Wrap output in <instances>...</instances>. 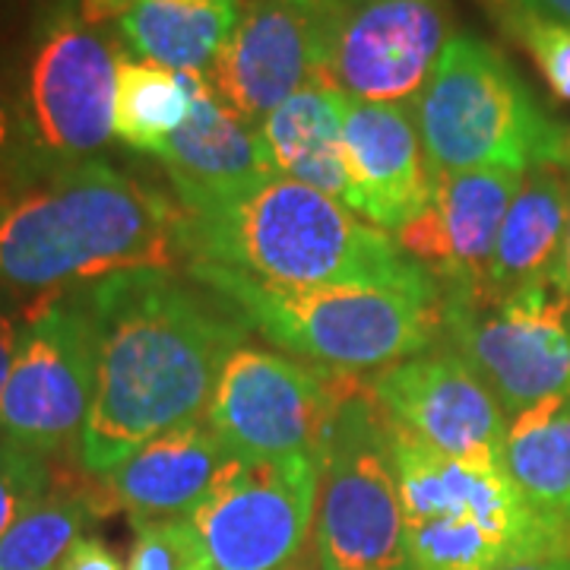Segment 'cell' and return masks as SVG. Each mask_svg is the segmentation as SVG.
Returning a JSON list of instances; mask_svg holds the SVG:
<instances>
[{"instance_id":"6da1fadb","label":"cell","mask_w":570,"mask_h":570,"mask_svg":"<svg viewBox=\"0 0 570 570\" xmlns=\"http://www.w3.org/2000/svg\"><path fill=\"white\" fill-rule=\"evenodd\" d=\"M206 285L175 269H127L86 288L96 326V396L80 463L108 475L142 444L204 419L247 321Z\"/></svg>"},{"instance_id":"836d02e7","label":"cell","mask_w":570,"mask_h":570,"mask_svg":"<svg viewBox=\"0 0 570 570\" xmlns=\"http://www.w3.org/2000/svg\"><path fill=\"white\" fill-rule=\"evenodd\" d=\"M7 140H10V111L3 102V89H0V149H7Z\"/></svg>"},{"instance_id":"f546056e","label":"cell","mask_w":570,"mask_h":570,"mask_svg":"<svg viewBox=\"0 0 570 570\" xmlns=\"http://www.w3.org/2000/svg\"><path fill=\"white\" fill-rule=\"evenodd\" d=\"M134 7V0H77V17L89 26H102L108 20H121L124 13Z\"/></svg>"},{"instance_id":"ac0fdd59","label":"cell","mask_w":570,"mask_h":570,"mask_svg":"<svg viewBox=\"0 0 570 570\" xmlns=\"http://www.w3.org/2000/svg\"><path fill=\"white\" fill-rule=\"evenodd\" d=\"M343 146L348 209L381 232H400L434 197L415 105L358 102L346 96Z\"/></svg>"},{"instance_id":"d590c367","label":"cell","mask_w":570,"mask_h":570,"mask_svg":"<svg viewBox=\"0 0 570 570\" xmlns=\"http://www.w3.org/2000/svg\"><path fill=\"white\" fill-rule=\"evenodd\" d=\"M0 159H3V149H0ZM7 190H10V184L3 181V171H0V204H3V197H7Z\"/></svg>"},{"instance_id":"7a4b0ae2","label":"cell","mask_w":570,"mask_h":570,"mask_svg":"<svg viewBox=\"0 0 570 570\" xmlns=\"http://www.w3.org/2000/svg\"><path fill=\"white\" fill-rule=\"evenodd\" d=\"M184 209L99 159L41 165L0 204V283L58 288L181 264Z\"/></svg>"},{"instance_id":"8992f818","label":"cell","mask_w":570,"mask_h":570,"mask_svg":"<svg viewBox=\"0 0 570 570\" xmlns=\"http://www.w3.org/2000/svg\"><path fill=\"white\" fill-rule=\"evenodd\" d=\"M412 105L431 178L479 168L530 175L570 156L561 124L535 102L513 63L469 32L450 36Z\"/></svg>"},{"instance_id":"9c48e42d","label":"cell","mask_w":570,"mask_h":570,"mask_svg":"<svg viewBox=\"0 0 570 570\" xmlns=\"http://www.w3.org/2000/svg\"><path fill=\"white\" fill-rule=\"evenodd\" d=\"M355 381L352 371L311 365L269 348L238 346L216 381L206 422L245 463L295 453L324 456L333 412Z\"/></svg>"},{"instance_id":"7c38bea8","label":"cell","mask_w":570,"mask_h":570,"mask_svg":"<svg viewBox=\"0 0 570 570\" xmlns=\"http://www.w3.org/2000/svg\"><path fill=\"white\" fill-rule=\"evenodd\" d=\"M321 456L238 463L190 523L204 535L216 570H288L305 558L317 520Z\"/></svg>"},{"instance_id":"277c9868","label":"cell","mask_w":570,"mask_h":570,"mask_svg":"<svg viewBox=\"0 0 570 570\" xmlns=\"http://www.w3.org/2000/svg\"><path fill=\"white\" fill-rule=\"evenodd\" d=\"M412 570H501L570 554V520L532 504L504 463H466L390 422Z\"/></svg>"},{"instance_id":"e575fe53","label":"cell","mask_w":570,"mask_h":570,"mask_svg":"<svg viewBox=\"0 0 570 570\" xmlns=\"http://www.w3.org/2000/svg\"><path fill=\"white\" fill-rule=\"evenodd\" d=\"M558 279L564 283L570 292V223H568V238H564V254H561V269H558Z\"/></svg>"},{"instance_id":"d6a6232c","label":"cell","mask_w":570,"mask_h":570,"mask_svg":"<svg viewBox=\"0 0 570 570\" xmlns=\"http://www.w3.org/2000/svg\"><path fill=\"white\" fill-rule=\"evenodd\" d=\"M501 570H570V554H551V558H532V561H517Z\"/></svg>"},{"instance_id":"9a60e30c","label":"cell","mask_w":570,"mask_h":570,"mask_svg":"<svg viewBox=\"0 0 570 570\" xmlns=\"http://www.w3.org/2000/svg\"><path fill=\"white\" fill-rule=\"evenodd\" d=\"M209 86L245 121L326 80V7L311 0H254L235 26Z\"/></svg>"},{"instance_id":"ffe728a7","label":"cell","mask_w":570,"mask_h":570,"mask_svg":"<svg viewBox=\"0 0 570 570\" xmlns=\"http://www.w3.org/2000/svg\"><path fill=\"white\" fill-rule=\"evenodd\" d=\"M346 92L314 82L261 121L269 159L288 181L307 184L348 206V168L343 146Z\"/></svg>"},{"instance_id":"8d00e7d4","label":"cell","mask_w":570,"mask_h":570,"mask_svg":"<svg viewBox=\"0 0 570 570\" xmlns=\"http://www.w3.org/2000/svg\"><path fill=\"white\" fill-rule=\"evenodd\" d=\"M288 570H311V568H305V558H302V561H298L295 568H288Z\"/></svg>"},{"instance_id":"3957f363","label":"cell","mask_w":570,"mask_h":570,"mask_svg":"<svg viewBox=\"0 0 570 570\" xmlns=\"http://www.w3.org/2000/svg\"><path fill=\"white\" fill-rule=\"evenodd\" d=\"M184 264H216L279 288H403L441 295L390 232L307 184L276 178L242 204L181 219Z\"/></svg>"},{"instance_id":"1f68e13d","label":"cell","mask_w":570,"mask_h":570,"mask_svg":"<svg viewBox=\"0 0 570 570\" xmlns=\"http://www.w3.org/2000/svg\"><path fill=\"white\" fill-rule=\"evenodd\" d=\"M530 13H539L546 20L561 22V26H570V0H510Z\"/></svg>"},{"instance_id":"484cf974","label":"cell","mask_w":570,"mask_h":570,"mask_svg":"<svg viewBox=\"0 0 570 570\" xmlns=\"http://www.w3.org/2000/svg\"><path fill=\"white\" fill-rule=\"evenodd\" d=\"M489 3L498 26L530 55L551 92L561 102H570V26L546 20L510 0H489Z\"/></svg>"},{"instance_id":"4fadbf2b","label":"cell","mask_w":570,"mask_h":570,"mask_svg":"<svg viewBox=\"0 0 570 570\" xmlns=\"http://www.w3.org/2000/svg\"><path fill=\"white\" fill-rule=\"evenodd\" d=\"M448 41V0H336L326 7V80L358 102H415Z\"/></svg>"},{"instance_id":"cb8c5ba5","label":"cell","mask_w":570,"mask_h":570,"mask_svg":"<svg viewBox=\"0 0 570 570\" xmlns=\"http://www.w3.org/2000/svg\"><path fill=\"white\" fill-rule=\"evenodd\" d=\"M194 73H175L159 63L121 61L115 137L130 149L159 156L190 115Z\"/></svg>"},{"instance_id":"ba28073f","label":"cell","mask_w":570,"mask_h":570,"mask_svg":"<svg viewBox=\"0 0 570 570\" xmlns=\"http://www.w3.org/2000/svg\"><path fill=\"white\" fill-rule=\"evenodd\" d=\"M441 336L510 412L570 396V292L561 279L441 288Z\"/></svg>"},{"instance_id":"5bb4252c","label":"cell","mask_w":570,"mask_h":570,"mask_svg":"<svg viewBox=\"0 0 570 570\" xmlns=\"http://www.w3.org/2000/svg\"><path fill=\"white\" fill-rule=\"evenodd\" d=\"M367 384L390 422L434 450L466 463H504V406L450 346L384 367Z\"/></svg>"},{"instance_id":"603a6c76","label":"cell","mask_w":570,"mask_h":570,"mask_svg":"<svg viewBox=\"0 0 570 570\" xmlns=\"http://www.w3.org/2000/svg\"><path fill=\"white\" fill-rule=\"evenodd\" d=\"M504 469L535 508L570 520V396L513 412Z\"/></svg>"},{"instance_id":"8fae6325","label":"cell","mask_w":570,"mask_h":570,"mask_svg":"<svg viewBox=\"0 0 570 570\" xmlns=\"http://www.w3.org/2000/svg\"><path fill=\"white\" fill-rule=\"evenodd\" d=\"M121 58L96 26L63 10L45 26L26 73L22 127L45 165L92 159L115 137Z\"/></svg>"},{"instance_id":"f1b7e54d","label":"cell","mask_w":570,"mask_h":570,"mask_svg":"<svg viewBox=\"0 0 570 570\" xmlns=\"http://www.w3.org/2000/svg\"><path fill=\"white\" fill-rule=\"evenodd\" d=\"M58 570H124L118 554L105 546L102 539L82 535L80 542H73V549L63 554Z\"/></svg>"},{"instance_id":"4316f807","label":"cell","mask_w":570,"mask_h":570,"mask_svg":"<svg viewBox=\"0 0 570 570\" xmlns=\"http://www.w3.org/2000/svg\"><path fill=\"white\" fill-rule=\"evenodd\" d=\"M134 527L137 539L127 570H216L204 535L190 523V517L142 520Z\"/></svg>"},{"instance_id":"2e32d148","label":"cell","mask_w":570,"mask_h":570,"mask_svg":"<svg viewBox=\"0 0 570 570\" xmlns=\"http://www.w3.org/2000/svg\"><path fill=\"white\" fill-rule=\"evenodd\" d=\"M187 216L242 204L283 178L261 130L235 115L206 77L194 73L190 115L156 156Z\"/></svg>"},{"instance_id":"7402d4cb","label":"cell","mask_w":570,"mask_h":570,"mask_svg":"<svg viewBox=\"0 0 570 570\" xmlns=\"http://www.w3.org/2000/svg\"><path fill=\"white\" fill-rule=\"evenodd\" d=\"M570 223V187L549 168H535L513 197L489 273L479 285L510 292L517 285L558 279Z\"/></svg>"},{"instance_id":"30bf717a","label":"cell","mask_w":570,"mask_h":570,"mask_svg":"<svg viewBox=\"0 0 570 570\" xmlns=\"http://www.w3.org/2000/svg\"><path fill=\"white\" fill-rule=\"evenodd\" d=\"M96 396V326L86 292L39 305L20 330L0 393V438L51 456L82 438Z\"/></svg>"},{"instance_id":"5b68a950","label":"cell","mask_w":570,"mask_h":570,"mask_svg":"<svg viewBox=\"0 0 570 570\" xmlns=\"http://www.w3.org/2000/svg\"><path fill=\"white\" fill-rule=\"evenodd\" d=\"M187 276L225 298L266 343L311 365L390 367L441 336V295L358 285L279 288L216 264H187Z\"/></svg>"},{"instance_id":"83f0119b","label":"cell","mask_w":570,"mask_h":570,"mask_svg":"<svg viewBox=\"0 0 570 570\" xmlns=\"http://www.w3.org/2000/svg\"><path fill=\"white\" fill-rule=\"evenodd\" d=\"M51 491L48 460L0 438V539Z\"/></svg>"},{"instance_id":"d4e9b609","label":"cell","mask_w":570,"mask_h":570,"mask_svg":"<svg viewBox=\"0 0 570 570\" xmlns=\"http://www.w3.org/2000/svg\"><path fill=\"white\" fill-rule=\"evenodd\" d=\"M111 508L92 494H45L0 539V570H58L63 554L80 542L82 530Z\"/></svg>"},{"instance_id":"74e56055","label":"cell","mask_w":570,"mask_h":570,"mask_svg":"<svg viewBox=\"0 0 570 570\" xmlns=\"http://www.w3.org/2000/svg\"><path fill=\"white\" fill-rule=\"evenodd\" d=\"M311 3H321V7H330V3H336V0H311Z\"/></svg>"},{"instance_id":"e0dca14e","label":"cell","mask_w":570,"mask_h":570,"mask_svg":"<svg viewBox=\"0 0 570 570\" xmlns=\"http://www.w3.org/2000/svg\"><path fill=\"white\" fill-rule=\"evenodd\" d=\"M523 178L527 175L508 168L441 175L434 178L431 206L393 238L409 261L428 269L438 292L450 285L482 283Z\"/></svg>"},{"instance_id":"f35d334b","label":"cell","mask_w":570,"mask_h":570,"mask_svg":"<svg viewBox=\"0 0 570 570\" xmlns=\"http://www.w3.org/2000/svg\"><path fill=\"white\" fill-rule=\"evenodd\" d=\"M242 3H254V0H242Z\"/></svg>"},{"instance_id":"d6986e66","label":"cell","mask_w":570,"mask_h":570,"mask_svg":"<svg viewBox=\"0 0 570 570\" xmlns=\"http://www.w3.org/2000/svg\"><path fill=\"white\" fill-rule=\"evenodd\" d=\"M238 463L242 460L225 448L204 415L153 438L99 479L111 504L127 510L134 523H142L190 517Z\"/></svg>"},{"instance_id":"4dcf8cb0","label":"cell","mask_w":570,"mask_h":570,"mask_svg":"<svg viewBox=\"0 0 570 570\" xmlns=\"http://www.w3.org/2000/svg\"><path fill=\"white\" fill-rule=\"evenodd\" d=\"M17 340H20V330H17V324H13L7 314H0V393H3V384H7L10 365H13Z\"/></svg>"},{"instance_id":"44dd1931","label":"cell","mask_w":570,"mask_h":570,"mask_svg":"<svg viewBox=\"0 0 570 570\" xmlns=\"http://www.w3.org/2000/svg\"><path fill=\"white\" fill-rule=\"evenodd\" d=\"M242 17V0H134L115 29L140 61L206 77Z\"/></svg>"},{"instance_id":"52a82bcc","label":"cell","mask_w":570,"mask_h":570,"mask_svg":"<svg viewBox=\"0 0 570 570\" xmlns=\"http://www.w3.org/2000/svg\"><path fill=\"white\" fill-rule=\"evenodd\" d=\"M314 546L324 570H412L390 419L362 381L326 431Z\"/></svg>"}]
</instances>
